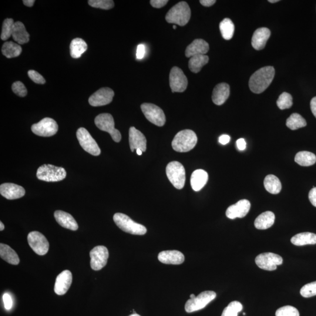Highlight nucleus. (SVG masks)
Segmentation results:
<instances>
[{
	"mask_svg": "<svg viewBox=\"0 0 316 316\" xmlns=\"http://www.w3.org/2000/svg\"><path fill=\"white\" fill-rule=\"evenodd\" d=\"M255 263L262 270L272 271L277 270L278 265L283 263V259L276 254L265 253L258 255L255 258Z\"/></svg>",
	"mask_w": 316,
	"mask_h": 316,
	"instance_id": "obj_12",
	"label": "nucleus"
},
{
	"mask_svg": "<svg viewBox=\"0 0 316 316\" xmlns=\"http://www.w3.org/2000/svg\"><path fill=\"white\" fill-rule=\"evenodd\" d=\"M90 265L92 270L99 271L106 266L108 260L109 253L107 248L104 246H97L90 253Z\"/></svg>",
	"mask_w": 316,
	"mask_h": 316,
	"instance_id": "obj_14",
	"label": "nucleus"
},
{
	"mask_svg": "<svg viewBox=\"0 0 316 316\" xmlns=\"http://www.w3.org/2000/svg\"><path fill=\"white\" fill-rule=\"evenodd\" d=\"M271 36L270 30L267 28H258L252 37V46L255 50L263 49Z\"/></svg>",
	"mask_w": 316,
	"mask_h": 316,
	"instance_id": "obj_22",
	"label": "nucleus"
},
{
	"mask_svg": "<svg viewBox=\"0 0 316 316\" xmlns=\"http://www.w3.org/2000/svg\"><path fill=\"white\" fill-rule=\"evenodd\" d=\"M28 75L29 78L35 83L43 85V84H45L46 83V80L44 79V77H43L41 74H39L38 72L35 71V70H29Z\"/></svg>",
	"mask_w": 316,
	"mask_h": 316,
	"instance_id": "obj_45",
	"label": "nucleus"
},
{
	"mask_svg": "<svg viewBox=\"0 0 316 316\" xmlns=\"http://www.w3.org/2000/svg\"><path fill=\"white\" fill-rule=\"evenodd\" d=\"M277 104L281 110L290 109L293 105V99L290 94L284 92L279 97Z\"/></svg>",
	"mask_w": 316,
	"mask_h": 316,
	"instance_id": "obj_40",
	"label": "nucleus"
},
{
	"mask_svg": "<svg viewBox=\"0 0 316 316\" xmlns=\"http://www.w3.org/2000/svg\"><path fill=\"white\" fill-rule=\"evenodd\" d=\"M295 162L302 166L314 165L316 162V157L314 154L308 151H302L296 155Z\"/></svg>",
	"mask_w": 316,
	"mask_h": 316,
	"instance_id": "obj_35",
	"label": "nucleus"
},
{
	"mask_svg": "<svg viewBox=\"0 0 316 316\" xmlns=\"http://www.w3.org/2000/svg\"><path fill=\"white\" fill-rule=\"evenodd\" d=\"M230 96V86L221 83L214 87L212 95L213 102L217 106H221L226 102Z\"/></svg>",
	"mask_w": 316,
	"mask_h": 316,
	"instance_id": "obj_25",
	"label": "nucleus"
},
{
	"mask_svg": "<svg viewBox=\"0 0 316 316\" xmlns=\"http://www.w3.org/2000/svg\"><path fill=\"white\" fill-rule=\"evenodd\" d=\"M169 84L173 93H182L187 89L188 81L182 70L178 67H173L170 70Z\"/></svg>",
	"mask_w": 316,
	"mask_h": 316,
	"instance_id": "obj_15",
	"label": "nucleus"
},
{
	"mask_svg": "<svg viewBox=\"0 0 316 316\" xmlns=\"http://www.w3.org/2000/svg\"><path fill=\"white\" fill-rule=\"evenodd\" d=\"M158 260L164 264L180 265L184 262V256L179 251H164L158 255Z\"/></svg>",
	"mask_w": 316,
	"mask_h": 316,
	"instance_id": "obj_21",
	"label": "nucleus"
},
{
	"mask_svg": "<svg viewBox=\"0 0 316 316\" xmlns=\"http://www.w3.org/2000/svg\"><path fill=\"white\" fill-rule=\"evenodd\" d=\"M208 179V173L202 169L194 171L191 174L190 184L193 190L200 191L206 185Z\"/></svg>",
	"mask_w": 316,
	"mask_h": 316,
	"instance_id": "obj_26",
	"label": "nucleus"
},
{
	"mask_svg": "<svg viewBox=\"0 0 316 316\" xmlns=\"http://www.w3.org/2000/svg\"><path fill=\"white\" fill-rule=\"evenodd\" d=\"M166 173L168 179L177 189L183 188L186 181V172L180 162L173 161L167 164Z\"/></svg>",
	"mask_w": 316,
	"mask_h": 316,
	"instance_id": "obj_6",
	"label": "nucleus"
},
{
	"mask_svg": "<svg viewBox=\"0 0 316 316\" xmlns=\"http://www.w3.org/2000/svg\"><path fill=\"white\" fill-rule=\"evenodd\" d=\"M76 136L80 146L84 150L92 156H99L101 150L98 144L85 128H80L77 130Z\"/></svg>",
	"mask_w": 316,
	"mask_h": 316,
	"instance_id": "obj_9",
	"label": "nucleus"
},
{
	"mask_svg": "<svg viewBox=\"0 0 316 316\" xmlns=\"http://www.w3.org/2000/svg\"><path fill=\"white\" fill-rule=\"evenodd\" d=\"M88 3L93 8L103 9H110L114 6V2L112 0H89Z\"/></svg>",
	"mask_w": 316,
	"mask_h": 316,
	"instance_id": "obj_41",
	"label": "nucleus"
},
{
	"mask_svg": "<svg viewBox=\"0 0 316 316\" xmlns=\"http://www.w3.org/2000/svg\"><path fill=\"white\" fill-rule=\"evenodd\" d=\"M168 1L167 0H151L150 3L154 8H160L165 5Z\"/></svg>",
	"mask_w": 316,
	"mask_h": 316,
	"instance_id": "obj_47",
	"label": "nucleus"
},
{
	"mask_svg": "<svg viewBox=\"0 0 316 316\" xmlns=\"http://www.w3.org/2000/svg\"><path fill=\"white\" fill-rule=\"evenodd\" d=\"M291 243L297 246L316 244V234L312 233H299L291 238Z\"/></svg>",
	"mask_w": 316,
	"mask_h": 316,
	"instance_id": "obj_30",
	"label": "nucleus"
},
{
	"mask_svg": "<svg viewBox=\"0 0 316 316\" xmlns=\"http://www.w3.org/2000/svg\"><path fill=\"white\" fill-rule=\"evenodd\" d=\"M28 242L30 247L39 255H44L48 253L49 244L46 237L38 231H32L28 235Z\"/></svg>",
	"mask_w": 316,
	"mask_h": 316,
	"instance_id": "obj_13",
	"label": "nucleus"
},
{
	"mask_svg": "<svg viewBox=\"0 0 316 316\" xmlns=\"http://www.w3.org/2000/svg\"><path fill=\"white\" fill-rule=\"evenodd\" d=\"M36 176L41 180L55 182L65 179L66 172L62 167L52 165V164H43L38 168Z\"/></svg>",
	"mask_w": 316,
	"mask_h": 316,
	"instance_id": "obj_5",
	"label": "nucleus"
},
{
	"mask_svg": "<svg viewBox=\"0 0 316 316\" xmlns=\"http://www.w3.org/2000/svg\"><path fill=\"white\" fill-rule=\"evenodd\" d=\"M268 1L271 3H275L280 1V0H269Z\"/></svg>",
	"mask_w": 316,
	"mask_h": 316,
	"instance_id": "obj_57",
	"label": "nucleus"
},
{
	"mask_svg": "<svg viewBox=\"0 0 316 316\" xmlns=\"http://www.w3.org/2000/svg\"><path fill=\"white\" fill-rule=\"evenodd\" d=\"M22 2L25 5L28 6V7H32L35 1L34 0H23Z\"/></svg>",
	"mask_w": 316,
	"mask_h": 316,
	"instance_id": "obj_54",
	"label": "nucleus"
},
{
	"mask_svg": "<svg viewBox=\"0 0 316 316\" xmlns=\"http://www.w3.org/2000/svg\"><path fill=\"white\" fill-rule=\"evenodd\" d=\"M191 16V10L185 1H181L174 5L166 15L168 23L184 26L189 22Z\"/></svg>",
	"mask_w": 316,
	"mask_h": 316,
	"instance_id": "obj_3",
	"label": "nucleus"
},
{
	"mask_svg": "<svg viewBox=\"0 0 316 316\" xmlns=\"http://www.w3.org/2000/svg\"><path fill=\"white\" fill-rule=\"evenodd\" d=\"M3 302H4V308L6 310L9 311L12 307V299L8 294H4L2 297Z\"/></svg>",
	"mask_w": 316,
	"mask_h": 316,
	"instance_id": "obj_46",
	"label": "nucleus"
},
{
	"mask_svg": "<svg viewBox=\"0 0 316 316\" xmlns=\"http://www.w3.org/2000/svg\"><path fill=\"white\" fill-rule=\"evenodd\" d=\"M0 193L8 200H15L22 197L25 194L24 188L17 184L5 183L0 186Z\"/></svg>",
	"mask_w": 316,
	"mask_h": 316,
	"instance_id": "obj_18",
	"label": "nucleus"
},
{
	"mask_svg": "<svg viewBox=\"0 0 316 316\" xmlns=\"http://www.w3.org/2000/svg\"><path fill=\"white\" fill-rule=\"evenodd\" d=\"M146 53V48L143 44H140L137 47V58L138 59H142L144 58Z\"/></svg>",
	"mask_w": 316,
	"mask_h": 316,
	"instance_id": "obj_48",
	"label": "nucleus"
},
{
	"mask_svg": "<svg viewBox=\"0 0 316 316\" xmlns=\"http://www.w3.org/2000/svg\"><path fill=\"white\" fill-rule=\"evenodd\" d=\"M137 153L138 155H139V156H141V155H142L143 154V151L140 149H138L137 150Z\"/></svg>",
	"mask_w": 316,
	"mask_h": 316,
	"instance_id": "obj_56",
	"label": "nucleus"
},
{
	"mask_svg": "<svg viewBox=\"0 0 316 316\" xmlns=\"http://www.w3.org/2000/svg\"><path fill=\"white\" fill-rule=\"evenodd\" d=\"M12 90L13 92L19 97H25L27 95V90L26 87L21 82H15L12 84Z\"/></svg>",
	"mask_w": 316,
	"mask_h": 316,
	"instance_id": "obj_44",
	"label": "nucleus"
},
{
	"mask_svg": "<svg viewBox=\"0 0 316 316\" xmlns=\"http://www.w3.org/2000/svg\"><path fill=\"white\" fill-rule=\"evenodd\" d=\"M33 133L40 137H48L55 135L58 131V125L55 121L50 118H45L31 127Z\"/></svg>",
	"mask_w": 316,
	"mask_h": 316,
	"instance_id": "obj_11",
	"label": "nucleus"
},
{
	"mask_svg": "<svg viewBox=\"0 0 316 316\" xmlns=\"http://www.w3.org/2000/svg\"><path fill=\"white\" fill-rule=\"evenodd\" d=\"M0 256L5 261L12 265H16L19 263V258L16 252L8 245L0 244Z\"/></svg>",
	"mask_w": 316,
	"mask_h": 316,
	"instance_id": "obj_29",
	"label": "nucleus"
},
{
	"mask_svg": "<svg viewBox=\"0 0 316 316\" xmlns=\"http://www.w3.org/2000/svg\"><path fill=\"white\" fill-rule=\"evenodd\" d=\"M190 299H194L196 298V297H195V295L194 294H191L190 295Z\"/></svg>",
	"mask_w": 316,
	"mask_h": 316,
	"instance_id": "obj_58",
	"label": "nucleus"
},
{
	"mask_svg": "<svg viewBox=\"0 0 316 316\" xmlns=\"http://www.w3.org/2000/svg\"><path fill=\"white\" fill-rule=\"evenodd\" d=\"M243 308V305L240 302H232L224 309L221 316H238V313L241 312Z\"/></svg>",
	"mask_w": 316,
	"mask_h": 316,
	"instance_id": "obj_38",
	"label": "nucleus"
},
{
	"mask_svg": "<svg viewBox=\"0 0 316 316\" xmlns=\"http://www.w3.org/2000/svg\"><path fill=\"white\" fill-rule=\"evenodd\" d=\"M14 21L12 18H6L3 22L1 39L2 41H6L12 34L14 28Z\"/></svg>",
	"mask_w": 316,
	"mask_h": 316,
	"instance_id": "obj_39",
	"label": "nucleus"
},
{
	"mask_svg": "<svg viewBox=\"0 0 316 316\" xmlns=\"http://www.w3.org/2000/svg\"><path fill=\"white\" fill-rule=\"evenodd\" d=\"M309 199L313 206L316 207V187L313 188L309 193Z\"/></svg>",
	"mask_w": 316,
	"mask_h": 316,
	"instance_id": "obj_49",
	"label": "nucleus"
},
{
	"mask_svg": "<svg viewBox=\"0 0 316 316\" xmlns=\"http://www.w3.org/2000/svg\"><path fill=\"white\" fill-rule=\"evenodd\" d=\"M209 50V45L201 39H197L190 43L186 48L185 55L187 58L198 55H204Z\"/></svg>",
	"mask_w": 316,
	"mask_h": 316,
	"instance_id": "obj_23",
	"label": "nucleus"
},
{
	"mask_svg": "<svg viewBox=\"0 0 316 316\" xmlns=\"http://www.w3.org/2000/svg\"><path fill=\"white\" fill-rule=\"evenodd\" d=\"M234 25L229 18H225L220 23V30L223 38L226 40H230L234 35Z\"/></svg>",
	"mask_w": 316,
	"mask_h": 316,
	"instance_id": "obj_36",
	"label": "nucleus"
},
{
	"mask_svg": "<svg viewBox=\"0 0 316 316\" xmlns=\"http://www.w3.org/2000/svg\"><path fill=\"white\" fill-rule=\"evenodd\" d=\"M72 282V274L69 270L63 271L58 277L55 281L54 291L58 295H65L69 290Z\"/></svg>",
	"mask_w": 316,
	"mask_h": 316,
	"instance_id": "obj_20",
	"label": "nucleus"
},
{
	"mask_svg": "<svg viewBox=\"0 0 316 316\" xmlns=\"http://www.w3.org/2000/svg\"><path fill=\"white\" fill-rule=\"evenodd\" d=\"M264 186L269 193L273 194L280 193L282 189L281 181L273 174H269L265 177Z\"/></svg>",
	"mask_w": 316,
	"mask_h": 316,
	"instance_id": "obj_32",
	"label": "nucleus"
},
{
	"mask_svg": "<svg viewBox=\"0 0 316 316\" xmlns=\"http://www.w3.org/2000/svg\"><path fill=\"white\" fill-rule=\"evenodd\" d=\"M87 49L86 42L81 38H75L72 40L70 45V55L74 59H78Z\"/></svg>",
	"mask_w": 316,
	"mask_h": 316,
	"instance_id": "obj_31",
	"label": "nucleus"
},
{
	"mask_svg": "<svg viewBox=\"0 0 316 316\" xmlns=\"http://www.w3.org/2000/svg\"><path fill=\"white\" fill-rule=\"evenodd\" d=\"M219 143L222 145H226L230 141V137L228 135H222L218 140Z\"/></svg>",
	"mask_w": 316,
	"mask_h": 316,
	"instance_id": "obj_51",
	"label": "nucleus"
},
{
	"mask_svg": "<svg viewBox=\"0 0 316 316\" xmlns=\"http://www.w3.org/2000/svg\"><path fill=\"white\" fill-rule=\"evenodd\" d=\"M311 108L312 113L316 118V97H314L311 100Z\"/></svg>",
	"mask_w": 316,
	"mask_h": 316,
	"instance_id": "obj_53",
	"label": "nucleus"
},
{
	"mask_svg": "<svg viewBox=\"0 0 316 316\" xmlns=\"http://www.w3.org/2000/svg\"><path fill=\"white\" fill-rule=\"evenodd\" d=\"M274 67H264L255 72L249 80V87L251 92L260 94L263 93L271 85L275 76Z\"/></svg>",
	"mask_w": 316,
	"mask_h": 316,
	"instance_id": "obj_1",
	"label": "nucleus"
},
{
	"mask_svg": "<svg viewBox=\"0 0 316 316\" xmlns=\"http://www.w3.org/2000/svg\"><path fill=\"white\" fill-rule=\"evenodd\" d=\"M209 58L206 55H198L191 57L189 61V68L194 73H199L201 68L208 62Z\"/></svg>",
	"mask_w": 316,
	"mask_h": 316,
	"instance_id": "obj_34",
	"label": "nucleus"
},
{
	"mask_svg": "<svg viewBox=\"0 0 316 316\" xmlns=\"http://www.w3.org/2000/svg\"><path fill=\"white\" fill-rule=\"evenodd\" d=\"M200 4L204 6H212L216 2V0H200Z\"/></svg>",
	"mask_w": 316,
	"mask_h": 316,
	"instance_id": "obj_52",
	"label": "nucleus"
},
{
	"mask_svg": "<svg viewBox=\"0 0 316 316\" xmlns=\"http://www.w3.org/2000/svg\"><path fill=\"white\" fill-rule=\"evenodd\" d=\"M114 221L121 230L133 235H143L147 233V228L133 221L127 215L118 213L114 215Z\"/></svg>",
	"mask_w": 316,
	"mask_h": 316,
	"instance_id": "obj_4",
	"label": "nucleus"
},
{
	"mask_svg": "<svg viewBox=\"0 0 316 316\" xmlns=\"http://www.w3.org/2000/svg\"><path fill=\"white\" fill-rule=\"evenodd\" d=\"M129 316H141L136 314L131 315H130Z\"/></svg>",
	"mask_w": 316,
	"mask_h": 316,
	"instance_id": "obj_59",
	"label": "nucleus"
},
{
	"mask_svg": "<svg viewBox=\"0 0 316 316\" xmlns=\"http://www.w3.org/2000/svg\"><path fill=\"white\" fill-rule=\"evenodd\" d=\"M129 143L132 152L140 149L143 152L147 150V140L146 137L134 127H131L129 130Z\"/></svg>",
	"mask_w": 316,
	"mask_h": 316,
	"instance_id": "obj_19",
	"label": "nucleus"
},
{
	"mask_svg": "<svg viewBox=\"0 0 316 316\" xmlns=\"http://www.w3.org/2000/svg\"><path fill=\"white\" fill-rule=\"evenodd\" d=\"M95 123L96 126L100 130L109 133L115 142H120L121 140H122V135H121L120 131L114 127L115 123H114L113 116L110 114H99L96 117Z\"/></svg>",
	"mask_w": 316,
	"mask_h": 316,
	"instance_id": "obj_7",
	"label": "nucleus"
},
{
	"mask_svg": "<svg viewBox=\"0 0 316 316\" xmlns=\"http://www.w3.org/2000/svg\"><path fill=\"white\" fill-rule=\"evenodd\" d=\"M197 143L196 134L193 131L184 130L178 133L172 141L173 149L178 153H187L193 150Z\"/></svg>",
	"mask_w": 316,
	"mask_h": 316,
	"instance_id": "obj_2",
	"label": "nucleus"
},
{
	"mask_svg": "<svg viewBox=\"0 0 316 316\" xmlns=\"http://www.w3.org/2000/svg\"><path fill=\"white\" fill-rule=\"evenodd\" d=\"M173 29H176V25H173Z\"/></svg>",
	"mask_w": 316,
	"mask_h": 316,
	"instance_id": "obj_60",
	"label": "nucleus"
},
{
	"mask_svg": "<svg viewBox=\"0 0 316 316\" xmlns=\"http://www.w3.org/2000/svg\"><path fill=\"white\" fill-rule=\"evenodd\" d=\"M22 50L21 46L11 41L5 42L1 49L3 55L8 59L16 58L19 56Z\"/></svg>",
	"mask_w": 316,
	"mask_h": 316,
	"instance_id": "obj_33",
	"label": "nucleus"
},
{
	"mask_svg": "<svg viewBox=\"0 0 316 316\" xmlns=\"http://www.w3.org/2000/svg\"><path fill=\"white\" fill-rule=\"evenodd\" d=\"M12 36L19 45L25 44L29 41V34L26 31L23 23L20 21L15 22Z\"/></svg>",
	"mask_w": 316,
	"mask_h": 316,
	"instance_id": "obj_27",
	"label": "nucleus"
},
{
	"mask_svg": "<svg viewBox=\"0 0 316 316\" xmlns=\"http://www.w3.org/2000/svg\"><path fill=\"white\" fill-rule=\"evenodd\" d=\"M144 116L151 123L158 127H162L166 123L163 110L154 104L144 103L141 106Z\"/></svg>",
	"mask_w": 316,
	"mask_h": 316,
	"instance_id": "obj_10",
	"label": "nucleus"
},
{
	"mask_svg": "<svg viewBox=\"0 0 316 316\" xmlns=\"http://www.w3.org/2000/svg\"><path fill=\"white\" fill-rule=\"evenodd\" d=\"M276 316H300L297 308L291 306H285L278 309L276 312Z\"/></svg>",
	"mask_w": 316,
	"mask_h": 316,
	"instance_id": "obj_42",
	"label": "nucleus"
},
{
	"mask_svg": "<svg viewBox=\"0 0 316 316\" xmlns=\"http://www.w3.org/2000/svg\"><path fill=\"white\" fill-rule=\"evenodd\" d=\"M287 126L292 130H297L307 126V123L304 117L298 113L292 114L287 120Z\"/></svg>",
	"mask_w": 316,
	"mask_h": 316,
	"instance_id": "obj_37",
	"label": "nucleus"
},
{
	"mask_svg": "<svg viewBox=\"0 0 316 316\" xmlns=\"http://www.w3.org/2000/svg\"><path fill=\"white\" fill-rule=\"evenodd\" d=\"M114 96V92L112 89L103 87L90 97L89 103L93 107L106 106L112 103Z\"/></svg>",
	"mask_w": 316,
	"mask_h": 316,
	"instance_id": "obj_16",
	"label": "nucleus"
},
{
	"mask_svg": "<svg viewBox=\"0 0 316 316\" xmlns=\"http://www.w3.org/2000/svg\"><path fill=\"white\" fill-rule=\"evenodd\" d=\"M275 220V214L268 211L262 213L255 220V227L258 230H267L273 226Z\"/></svg>",
	"mask_w": 316,
	"mask_h": 316,
	"instance_id": "obj_28",
	"label": "nucleus"
},
{
	"mask_svg": "<svg viewBox=\"0 0 316 316\" xmlns=\"http://www.w3.org/2000/svg\"><path fill=\"white\" fill-rule=\"evenodd\" d=\"M54 216L58 223L63 228L73 231L78 229V224L72 215L63 211L57 210L54 213Z\"/></svg>",
	"mask_w": 316,
	"mask_h": 316,
	"instance_id": "obj_24",
	"label": "nucleus"
},
{
	"mask_svg": "<svg viewBox=\"0 0 316 316\" xmlns=\"http://www.w3.org/2000/svg\"><path fill=\"white\" fill-rule=\"evenodd\" d=\"M250 208V201L246 199L241 200L227 208L226 216L232 220L236 218H243L246 216Z\"/></svg>",
	"mask_w": 316,
	"mask_h": 316,
	"instance_id": "obj_17",
	"label": "nucleus"
},
{
	"mask_svg": "<svg viewBox=\"0 0 316 316\" xmlns=\"http://www.w3.org/2000/svg\"><path fill=\"white\" fill-rule=\"evenodd\" d=\"M237 146L240 151H244L246 149L247 144L243 139H240L237 141Z\"/></svg>",
	"mask_w": 316,
	"mask_h": 316,
	"instance_id": "obj_50",
	"label": "nucleus"
},
{
	"mask_svg": "<svg viewBox=\"0 0 316 316\" xmlns=\"http://www.w3.org/2000/svg\"><path fill=\"white\" fill-rule=\"evenodd\" d=\"M300 293L303 297L306 298L315 297L316 295V281L304 285Z\"/></svg>",
	"mask_w": 316,
	"mask_h": 316,
	"instance_id": "obj_43",
	"label": "nucleus"
},
{
	"mask_svg": "<svg viewBox=\"0 0 316 316\" xmlns=\"http://www.w3.org/2000/svg\"><path fill=\"white\" fill-rule=\"evenodd\" d=\"M0 226H1V227H0V230L2 231L4 230V225L3 224V223H2V222H0Z\"/></svg>",
	"mask_w": 316,
	"mask_h": 316,
	"instance_id": "obj_55",
	"label": "nucleus"
},
{
	"mask_svg": "<svg viewBox=\"0 0 316 316\" xmlns=\"http://www.w3.org/2000/svg\"><path fill=\"white\" fill-rule=\"evenodd\" d=\"M216 298V294L213 291H204L201 292L197 297L190 299L185 304V311L187 313H193L201 310Z\"/></svg>",
	"mask_w": 316,
	"mask_h": 316,
	"instance_id": "obj_8",
	"label": "nucleus"
}]
</instances>
